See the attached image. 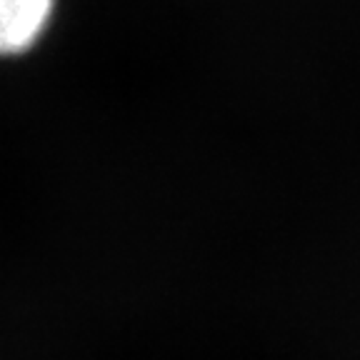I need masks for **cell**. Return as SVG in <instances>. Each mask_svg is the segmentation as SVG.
Segmentation results:
<instances>
[{"instance_id": "cell-1", "label": "cell", "mask_w": 360, "mask_h": 360, "mask_svg": "<svg viewBox=\"0 0 360 360\" xmlns=\"http://www.w3.org/2000/svg\"><path fill=\"white\" fill-rule=\"evenodd\" d=\"M56 0H0V58L30 51L45 33Z\"/></svg>"}]
</instances>
